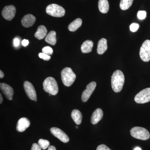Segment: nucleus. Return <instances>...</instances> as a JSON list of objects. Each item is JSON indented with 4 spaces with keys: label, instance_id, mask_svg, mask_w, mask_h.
I'll use <instances>...</instances> for the list:
<instances>
[{
    "label": "nucleus",
    "instance_id": "34",
    "mask_svg": "<svg viewBox=\"0 0 150 150\" xmlns=\"http://www.w3.org/2000/svg\"><path fill=\"white\" fill-rule=\"evenodd\" d=\"M4 73L3 72V71L1 70V71H0V78H1V79H2V78H4Z\"/></svg>",
    "mask_w": 150,
    "mask_h": 150
},
{
    "label": "nucleus",
    "instance_id": "18",
    "mask_svg": "<svg viewBox=\"0 0 150 150\" xmlns=\"http://www.w3.org/2000/svg\"><path fill=\"white\" fill-rule=\"evenodd\" d=\"M93 46V43L90 40H86L83 42L81 46V51L84 54L91 52Z\"/></svg>",
    "mask_w": 150,
    "mask_h": 150
},
{
    "label": "nucleus",
    "instance_id": "4",
    "mask_svg": "<svg viewBox=\"0 0 150 150\" xmlns=\"http://www.w3.org/2000/svg\"><path fill=\"white\" fill-rule=\"evenodd\" d=\"M130 133L132 137L138 139L147 140L150 137L149 132L143 127H134L131 129Z\"/></svg>",
    "mask_w": 150,
    "mask_h": 150
},
{
    "label": "nucleus",
    "instance_id": "31",
    "mask_svg": "<svg viewBox=\"0 0 150 150\" xmlns=\"http://www.w3.org/2000/svg\"><path fill=\"white\" fill-rule=\"evenodd\" d=\"M20 40L17 38H16L13 40V44L15 47H18L19 45Z\"/></svg>",
    "mask_w": 150,
    "mask_h": 150
},
{
    "label": "nucleus",
    "instance_id": "2",
    "mask_svg": "<svg viewBox=\"0 0 150 150\" xmlns=\"http://www.w3.org/2000/svg\"><path fill=\"white\" fill-rule=\"evenodd\" d=\"M44 91L52 95H56L59 92L58 83L54 78L49 77L46 78L43 83Z\"/></svg>",
    "mask_w": 150,
    "mask_h": 150
},
{
    "label": "nucleus",
    "instance_id": "22",
    "mask_svg": "<svg viewBox=\"0 0 150 150\" xmlns=\"http://www.w3.org/2000/svg\"><path fill=\"white\" fill-rule=\"evenodd\" d=\"M82 24V21L81 18L76 19L69 25L68 29L70 31L74 32L78 28H79L81 26Z\"/></svg>",
    "mask_w": 150,
    "mask_h": 150
},
{
    "label": "nucleus",
    "instance_id": "20",
    "mask_svg": "<svg viewBox=\"0 0 150 150\" xmlns=\"http://www.w3.org/2000/svg\"><path fill=\"white\" fill-rule=\"evenodd\" d=\"M98 6L100 11L103 13H107L109 11V4L108 0H99Z\"/></svg>",
    "mask_w": 150,
    "mask_h": 150
},
{
    "label": "nucleus",
    "instance_id": "14",
    "mask_svg": "<svg viewBox=\"0 0 150 150\" xmlns=\"http://www.w3.org/2000/svg\"><path fill=\"white\" fill-rule=\"evenodd\" d=\"M35 17L33 15L30 14L26 15L22 19V24L24 27H31L35 23Z\"/></svg>",
    "mask_w": 150,
    "mask_h": 150
},
{
    "label": "nucleus",
    "instance_id": "33",
    "mask_svg": "<svg viewBox=\"0 0 150 150\" xmlns=\"http://www.w3.org/2000/svg\"><path fill=\"white\" fill-rule=\"evenodd\" d=\"M48 150H56V148L54 146H51L48 147Z\"/></svg>",
    "mask_w": 150,
    "mask_h": 150
},
{
    "label": "nucleus",
    "instance_id": "9",
    "mask_svg": "<svg viewBox=\"0 0 150 150\" xmlns=\"http://www.w3.org/2000/svg\"><path fill=\"white\" fill-rule=\"evenodd\" d=\"M23 86L25 91L30 99L33 100H37L36 91L32 83L29 81H25L23 84Z\"/></svg>",
    "mask_w": 150,
    "mask_h": 150
},
{
    "label": "nucleus",
    "instance_id": "28",
    "mask_svg": "<svg viewBox=\"0 0 150 150\" xmlns=\"http://www.w3.org/2000/svg\"><path fill=\"white\" fill-rule=\"evenodd\" d=\"M139 27V25L137 23H133L130 25V30L133 32H137Z\"/></svg>",
    "mask_w": 150,
    "mask_h": 150
},
{
    "label": "nucleus",
    "instance_id": "15",
    "mask_svg": "<svg viewBox=\"0 0 150 150\" xmlns=\"http://www.w3.org/2000/svg\"><path fill=\"white\" fill-rule=\"evenodd\" d=\"M103 116V112L100 108H97L93 113L91 118L92 124L95 125L101 120Z\"/></svg>",
    "mask_w": 150,
    "mask_h": 150
},
{
    "label": "nucleus",
    "instance_id": "32",
    "mask_svg": "<svg viewBox=\"0 0 150 150\" xmlns=\"http://www.w3.org/2000/svg\"><path fill=\"white\" fill-rule=\"evenodd\" d=\"M21 43L23 46L25 47V46H27L29 44V41L27 39H23Z\"/></svg>",
    "mask_w": 150,
    "mask_h": 150
},
{
    "label": "nucleus",
    "instance_id": "12",
    "mask_svg": "<svg viewBox=\"0 0 150 150\" xmlns=\"http://www.w3.org/2000/svg\"><path fill=\"white\" fill-rule=\"evenodd\" d=\"M0 88L6 97L9 100H12L14 92L11 87L5 83H1Z\"/></svg>",
    "mask_w": 150,
    "mask_h": 150
},
{
    "label": "nucleus",
    "instance_id": "19",
    "mask_svg": "<svg viewBox=\"0 0 150 150\" xmlns=\"http://www.w3.org/2000/svg\"><path fill=\"white\" fill-rule=\"evenodd\" d=\"M72 118L77 125H80L82 120V115L80 111L77 109H74L72 111L71 114Z\"/></svg>",
    "mask_w": 150,
    "mask_h": 150
},
{
    "label": "nucleus",
    "instance_id": "3",
    "mask_svg": "<svg viewBox=\"0 0 150 150\" xmlns=\"http://www.w3.org/2000/svg\"><path fill=\"white\" fill-rule=\"evenodd\" d=\"M62 79L65 86L69 87L74 82L76 79V75L71 68L66 67L61 72Z\"/></svg>",
    "mask_w": 150,
    "mask_h": 150
},
{
    "label": "nucleus",
    "instance_id": "30",
    "mask_svg": "<svg viewBox=\"0 0 150 150\" xmlns=\"http://www.w3.org/2000/svg\"><path fill=\"white\" fill-rule=\"evenodd\" d=\"M42 148L40 147L38 144L34 143L32 145V148L31 150H41Z\"/></svg>",
    "mask_w": 150,
    "mask_h": 150
},
{
    "label": "nucleus",
    "instance_id": "7",
    "mask_svg": "<svg viewBox=\"0 0 150 150\" xmlns=\"http://www.w3.org/2000/svg\"><path fill=\"white\" fill-rule=\"evenodd\" d=\"M135 102L139 104L150 101V88H145L139 92L135 97Z\"/></svg>",
    "mask_w": 150,
    "mask_h": 150
},
{
    "label": "nucleus",
    "instance_id": "13",
    "mask_svg": "<svg viewBox=\"0 0 150 150\" xmlns=\"http://www.w3.org/2000/svg\"><path fill=\"white\" fill-rule=\"evenodd\" d=\"M30 125V121L27 118H22L18 121L16 129L19 132H23L25 131Z\"/></svg>",
    "mask_w": 150,
    "mask_h": 150
},
{
    "label": "nucleus",
    "instance_id": "24",
    "mask_svg": "<svg viewBox=\"0 0 150 150\" xmlns=\"http://www.w3.org/2000/svg\"><path fill=\"white\" fill-rule=\"evenodd\" d=\"M38 144L43 150L46 149L50 146V142L49 141L43 139H40L38 140Z\"/></svg>",
    "mask_w": 150,
    "mask_h": 150
},
{
    "label": "nucleus",
    "instance_id": "37",
    "mask_svg": "<svg viewBox=\"0 0 150 150\" xmlns=\"http://www.w3.org/2000/svg\"><path fill=\"white\" fill-rule=\"evenodd\" d=\"M76 129H78V127L77 126H76Z\"/></svg>",
    "mask_w": 150,
    "mask_h": 150
},
{
    "label": "nucleus",
    "instance_id": "23",
    "mask_svg": "<svg viewBox=\"0 0 150 150\" xmlns=\"http://www.w3.org/2000/svg\"><path fill=\"white\" fill-rule=\"evenodd\" d=\"M134 0H121L120 7L122 10H126L129 9L133 4Z\"/></svg>",
    "mask_w": 150,
    "mask_h": 150
},
{
    "label": "nucleus",
    "instance_id": "36",
    "mask_svg": "<svg viewBox=\"0 0 150 150\" xmlns=\"http://www.w3.org/2000/svg\"><path fill=\"white\" fill-rule=\"evenodd\" d=\"M134 150H142V149L139 147H136Z\"/></svg>",
    "mask_w": 150,
    "mask_h": 150
},
{
    "label": "nucleus",
    "instance_id": "35",
    "mask_svg": "<svg viewBox=\"0 0 150 150\" xmlns=\"http://www.w3.org/2000/svg\"><path fill=\"white\" fill-rule=\"evenodd\" d=\"M0 103H2L3 102V97L2 96V95L0 94Z\"/></svg>",
    "mask_w": 150,
    "mask_h": 150
},
{
    "label": "nucleus",
    "instance_id": "5",
    "mask_svg": "<svg viewBox=\"0 0 150 150\" xmlns=\"http://www.w3.org/2000/svg\"><path fill=\"white\" fill-rule=\"evenodd\" d=\"M46 13L49 15L55 17H62L65 14V10L64 8L56 4H51L46 7Z\"/></svg>",
    "mask_w": 150,
    "mask_h": 150
},
{
    "label": "nucleus",
    "instance_id": "6",
    "mask_svg": "<svg viewBox=\"0 0 150 150\" xmlns=\"http://www.w3.org/2000/svg\"><path fill=\"white\" fill-rule=\"evenodd\" d=\"M140 56L141 59L144 62H149L150 60V40H147L142 44L140 50Z\"/></svg>",
    "mask_w": 150,
    "mask_h": 150
},
{
    "label": "nucleus",
    "instance_id": "21",
    "mask_svg": "<svg viewBox=\"0 0 150 150\" xmlns=\"http://www.w3.org/2000/svg\"><path fill=\"white\" fill-rule=\"evenodd\" d=\"M45 41L50 45L54 46L56 43V32L54 30L50 31L45 38Z\"/></svg>",
    "mask_w": 150,
    "mask_h": 150
},
{
    "label": "nucleus",
    "instance_id": "8",
    "mask_svg": "<svg viewBox=\"0 0 150 150\" xmlns=\"http://www.w3.org/2000/svg\"><path fill=\"white\" fill-rule=\"evenodd\" d=\"M16 13V9L13 5L6 6L3 9L2 15L3 17L8 21H11L13 18Z\"/></svg>",
    "mask_w": 150,
    "mask_h": 150
},
{
    "label": "nucleus",
    "instance_id": "11",
    "mask_svg": "<svg viewBox=\"0 0 150 150\" xmlns=\"http://www.w3.org/2000/svg\"><path fill=\"white\" fill-rule=\"evenodd\" d=\"M50 131L51 134L62 142L67 143L69 141V139L67 134L61 129L56 127H53L51 128Z\"/></svg>",
    "mask_w": 150,
    "mask_h": 150
},
{
    "label": "nucleus",
    "instance_id": "16",
    "mask_svg": "<svg viewBox=\"0 0 150 150\" xmlns=\"http://www.w3.org/2000/svg\"><path fill=\"white\" fill-rule=\"evenodd\" d=\"M107 40L105 38H103L98 41V43L97 52L98 54L101 55L104 54L107 50Z\"/></svg>",
    "mask_w": 150,
    "mask_h": 150
},
{
    "label": "nucleus",
    "instance_id": "25",
    "mask_svg": "<svg viewBox=\"0 0 150 150\" xmlns=\"http://www.w3.org/2000/svg\"><path fill=\"white\" fill-rule=\"evenodd\" d=\"M42 53L48 54V55H51L53 54V50L52 48L50 46H46L42 48Z\"/></svg>",
    "mask_w": 150,
    "mask_h": 150
},
{
    "label": "nucleus",
    "instance_id": "26",
    "mask_svg": "<svg viewBox=\"0 0 150 150\" xmlns=\"http://www.w3.org/2000/svg\"><path fill=\"white\" fill-rule=\"evenodd\" d=\"M137 16L140 20L144 19L146 17V12L144 11H139L137 13Z\"/></svg>",
    "mask_w": 150,
    "mask_h": 150
},
{
    "label": "nucleus",
    "instance_id": "29",
    "mask_svg": "<svg viewBox=\"0 0 150 150\" xmlns=\"http://www.w3.org/2000/svg\"><path fill=\"white\" fill-rule=\"evenodd\" d=\"M96 150H111L108 147L104 144L99 145L97 148Z\"/></svg>",
    "mask_w": 150,
    "mask_h": 150
},
{
    "label": "nucleus",
    "instance_id": "27",
    "mask_svg": "<svg viewBox=\"0 0 150 150\" xmlns=\"http://www.w3.org/2000/svg\"><path fill=\"white\" fill-rule=\"evenodd\" d=\"M38 56L40 59H43L44 61H49L51 59V56L48 54L43 53H40L38 54Z\"/></svg>",
    "mask_w": 150,
    "mask_h": 150
},
{
    "label": "nucleus",
    "instance_id": "10",
    "mask_svg": "<svg viewBox=\"0 0 150 150\" xmlns=\"http://www.w3.org/2000/svg\"><path fill=\"white\" fill-rule=\"evenodd\" d=\"M96 83L95 82H92L87 86L86 89L82 94L81 99L83 102H86L88 100L91 96L95 89Z\"/></svg>",
    "mask_w": 150,
    "mask_h": 150
},
{
    "label": "nucleus",
    "instance_id": "1",
    "mask_svg": "<svg viewBox=\"0 0 150 150\" xmlns=\"http://www.w3.org/2000/svg\"><path fill=\"white\" fill-rule=\"evenodd\" d=\"M125 82L123 73L119 70H116L111 76V87L115 93L120 92L123 88Z\"/></svg>",
    "mask_w": 150,
    "mask_h": 150
},
{
    "label": "nucleus",
    "instance_id": "17",
    "mask_svg": "<svg viewBox=\"0 0 150 150\" xmlns=\"http://www.w3.org/2000/svg\"><path fill=\"white\" fill-rule=\"evenodd\" d=\"M47 30L43 25H40L38 28L36 32L35 33V37L38 40H42L47 35Z\"/></svg>",
    "mask_w": 150,
    "mask_h": 150
}]
</instances>
